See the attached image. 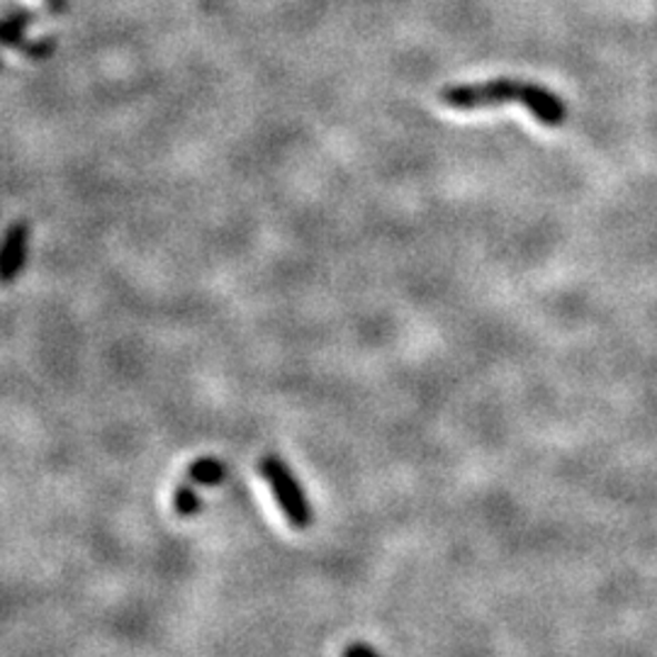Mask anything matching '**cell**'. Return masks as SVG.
Here are the masks:
<instances>
[{"label":"cell","instance_id":"cell-1","mask_svg":"<svg viewBox=\"0 0 657 657\" xmlns=\"http://www.w3.org/2000/svg\"><path fill=\"white\" fill-rule=\"evenodd\" d=\"M441 100L456 110H483L499 103H519L534 115L538 122L548 128H558L567 120V105L563 98L550 93L548 88L528 81L514 79H495L485 83H467V85H451L441 93Z\"/></svg>","mask_w":657,"mask_h":657},{"label":"cell","instance_id":"cell-2","mask_svg":"<svg viewBox=\"0 0 657 657\" xmlns=\"http://www.w3.org/2000/svg\"><path fill=\"white\" fill-rule=\"evenodd\" d=\"M261 475L265 483H269L277 507H281L287 524L297 530L310 528L314 522V512L310 507L305 489H302L295 473L290 471L285 461L277 456H263Z\"/></svg>","mask_w":657,"mask_h":657},{"label":"cell","instance_id":"cell-3","mask_svg":"<svg viewBox=\"0 0 657 657\" xmlns=\"http://www.w3.org/2000/svg\"><path fill=\"white\" fill-rule=\"evenodd\" d=\"M28 224L24 222H18L12 224V230L8 232L6 236V249H3V281L10 283L12 277H16L22 265H24V259H28Z\"/></svg>","mask_w":657,"mask_h":657},{"label":"cell","instance_id":"cell-4","mask_svg":"<svg viewBox=\"0 0 657 657\" xmlns=\"http://www.w3.org/2000/svg\"><path fill=\"white\" fill-rule=\"evenodd\" d=\"M224 477H226V465L220 458H212V456L200 458L188 467V479H191L193 485L214 487V485H222Z\"/></svg>","mask_w":657,"mask_h":657},{"label":"cell","instance_id":"cell-5","mask_svg":"<svg viewBox=\"0 0 657 657\" xmlns=\"http://www.w3.org/2000/svg\"><path fill=\"white\" fill-rule=\"evenodd\" d=\"M32 22V12L28 10H16L10 12V18L3 22V42L8 47H20L28 49V42H24V28Z\"/></svg>","mask_w":657,"mask_h":657},{"label":"cell","instance_id":"cell-6","mask_svg":"<svg viewBox=\"0 0 657 657\" xmlns=\"http://www.w3.org/2000/svg\"><path fill=\"white\" fill-rule=\"evenodd\" d=\"M173 509L179 512L181 516H195L200 509H202V502H200V495L195 492V487L191 483L181 485L179 489H175L173 495Z\"/></svg>","mask_w":657,"mask_h":657},{"label":"cell","instance_id":"cell-7","mask_svg":"<svg viewBox=\"0 0 657 657\" xmlns=\"http://www.w3.org/2000/svg\"><path fill=\"white\" fill-rule=\"evenodd\" d=\"M341 657H381V653L371 648L368 643H351V646H346L344 653H341Z\"/></svg>","mask_w":657,"mask_h":657},{"label":"cell","instance_id":"cell-8","mask_svg":"<svg viewBox=\"0 0 657 657\" xmlns=\"http://www.w3.org/2000/svg\"><path fill=\"white\" fill-rule=\"evenodd\" d=\"M49 6H52L54 12H64L67 10V0H49Z\"/></svg>","mask_w":657,"mask_h":657}]
</instances>
